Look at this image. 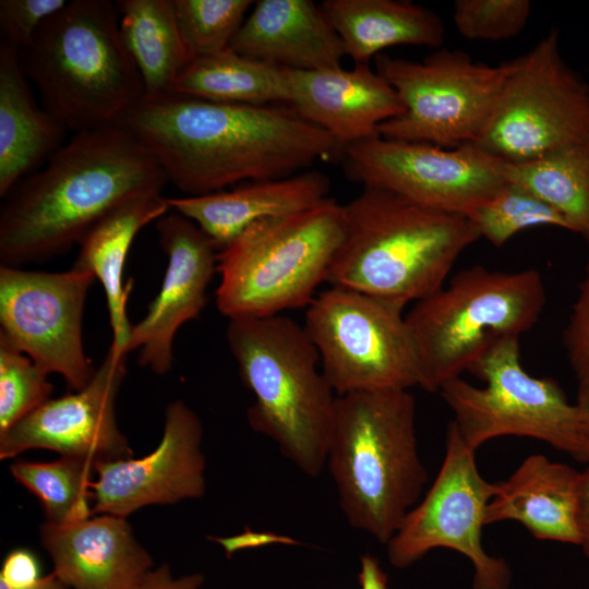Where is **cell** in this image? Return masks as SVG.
Wrapping results in <instances>:
<instances>
[{
  "label": "cell",
  "instance_id": "obj_1",
  "mask_svg": "<svg viewBox=\"0 0 589 589\" xmlns=\"http://www.w3.org/2000/svg\"><path fill=\"white\" fill-rule=\"evenodd\" d=\"M187 196L249 181L281 179L345 146L288 105L204 100L172 92L143 96L121 122Z\"/></svg>",
  "mask_w": 589,
  "mask_h": 589
},
{
  "label": "cell",
  "instance_id": "obj_16",
  "mask_svg": "<svg viewBox=\"0 0 589 589\" xmlns=\"http://www.w3.org/2000/svg\"><path fill=\"white\" fill-rule=\"evenodd\" d=\"M127 354L110 347L91 381L81 389L48 399L0 434V458L45 448L63 457L96 462L132 458L120 432L115 400L125 376Z\"/></svg>",
  "mask_w": 589,
  "mask_h": 589
},
{
  "label": "cell",
  "instance_id": "obj_25",
  "mask_svg": "<svg viewBox=\"0 0 589 589\" xmlns=\"http://www.w3.org/2000/svg\"><path fill=\"white\" fill-rule=\"evenodd\" d=\"M161 193H145L119 205L103 217L81 241L72 268L89 272L104 288L112 330L110 348L127 353L132 325L127 314L131 285L124 286L123 269L130 247L146 225L169 213Z\"/></svg>",
  "mask_w": 589,
  "mask_h": 589
},
{
  "label": "cell",
  "instance_id": "obj_14",
  "mask_svg": "<svg viewBox=\"0 0 589 589\" xmlns=\"http://www.w3.org/2000/svg\"><path fill=\"white\" fill-rule=\"evenodd\" d=\"M341 161L362 187L467 218L505 182L504 161L473 143L445 148L378 135L348 145Z\"/></svg>",
  "mask_w": 589,
  "mask_h": 589
},
{
  "label": "cell",
  "instance_id": "obj_13",
  "mask_svg": "<svg viewBox=\"0 0 589 589\" xmlns=\"http://www.w3.org/2000/svg\"><path fill=\"white\" fill-rule=\"evenodd\" d=\"M474 454L450 422L435 480L385 544L388 562L395 568L409 567L430 551L444 548L471 562L473 589H508L512 580L508 564L490 555L482 544L486 507L497 483L481 476Z\"/></svg>",
  "mask_w": 589,
  "mask_h": 589
},
{
  "label": "cell",
  "instance_id": "obj_19",
  "mask_svg": "<svg viewBox=\"0 0 589 589\" xmlns=\"http://www.w3.org/2000/svg\"><path fill=\"white\" fill-rule=\"evenodd\" d=\"M287 70L291 108L341 145L378 136V127L400 115L396 91L369 64L351 70Z\"/></svg>",
  "mask_w": 589,
  "mask_h": 589
},
{
  "label": "cell",
  "instance_id": "obj_2",
  "mask_svg": "<svg viewBox=\"0 0 589 589\" xmlns=\"http://www.w3.org/2000/svg\"><path fill=\"white\" fill-rule=\"evenodd\" d=\"M167 181L155 156L123 124L74 133L4 197L1 266L65 253L112 209L141 194L161 193Z\"/></svg>",
  "mask_w": 589,
  "mask_h": 589
},
{
  "label": "cell",
  "instance_id": "obj_41",
  "mask_svg": "<svg viewBox=\"0 0 589 589\" xmlns=\"http://www.w3.org/2000/svg\"><path fill=\"white\" fill-rule=\"evenodd\" d=\"M360 589H388V577L378 560L370 554L360 557L358 574Z\"/></svg>",
  "mask_w": 589,
  "mask_h": 589
},
{
  "label": "cell",
  "instance_id": "obj_38",
  "mask_svg": "<svg viewBox=\"0 0 589 589\" xmlns=\"http://www.w3.org/2000/svg\"><path fill=\"white\" fill-rule=\"evenodd\" d=\"M213 541L223 548L227 557H231L239 551L262 548L271 544H300L299 541L288 536L272 531H254L251 529H245L243 532L232 537H216L213 538Z\"/></svg>",
  "mask_w": 589,
  "mask_h": 589
},
{
  "label": "cell",
  "instance_id": "obj_4",
  "mask_svg": "<svg viewBox=\"0 0 589 589\" xmlns=\"http://www.w3.org/2000/svg\"><path fill=\"white\" fill-rule=\"evenodd\" d=\"M326 466L348 522L386 544L428 480L409 389L336 395Z\"/></svg>",
  "mask_w": 589,
  "mask_h": 589
},
{
  "label": "cell",
  "instance_id": "obj_9",
  "mask_svg": "<svg viewBox=\"0 0 589 589\" xmlns=\"http://www.w3.org/2000/svg\"><path fill=\"white\" fill-rule=\"evenodd\" d=\"M468 371L485 385L477 387L459 376L438 390L466 445L477 450L496 437L526 436L582 461L579 407L568 401L554 380L534 377L522 368L518 338L495 342Z\"/></svg>",
  "mask_w": 589,
  "mask_h": 589
},
{
  "label": "cell",
  "instance_id": "obj_26",
  "mask_svg": "<svg viewBox=\"0 0 589 589\" xmlns=\"http://www.w3.org/2000/svg\"><path fill=\"white\" fill-rule=\"evenodd\" d=\"M321 8L354 64H369L384 49L441 48L445 26L437 13L408 0H324Z\"/></svg>",
  "mask_w": 589,
  "mask_h": 589
},
{
  "label": "cell",
  "instance_id": "obj_6",
  "mask_svg": "<svg viewBox=\"0 0 589 589\" xmlns=\"http://www.w3.org/2000/svg\"><path fill=\"white\" fill-rule=\"evenodd\" d=\"M227 341L242 383L255 399L252 430L274 441L303 473L326 466L336 396L304 327L288 316L229 320Z\"/></svg>",
  "mask_w": 589,
  "mask_h": 589
},
{
  "label": "cell",
  "instance_id": "obj_36",
  "mask_svg": "<svg viewBox=\"0 0 589 589\" xmlns=\"http://www.w3.org/2000/svg\"><path fill=\"white\" fill-rule=\"evenodd\" d=\"M563 340L578 382H589V267L579 285Z\"/></svg>",
  "mask_w": 589,
  "mask_h": 589
},
{
  "label": "cell",
  "instance_id": "obj_10",
  "mask_svg": "<svg viewBox=\"0 0 589 589\" xmlns=\"http://www.w3.org/2000/svg\"><path fill=\"white\" fill-rule=\"evenodd\" d=\"M404 306L329 286L305 312L304 329L337 395L423 385L417 342Z\"/></svg>",
  "mask_w": 589,
  "mask_h": 589
},
{
  "label": "cell",
  "instance_id": "obj_21",
  "mask_svg": "<svg viewBox=\"0 0 589 589\" xmlns=\"http://www.w3.org/2000/svg\"><path fill=\"white\" fill-rule=\"evenodd\" d=\"M233 51L298 71L341 68L346 50L320 4L260 0L233 37Z\"/></svg>",
  "mask_w": 589,
  "mask_h": 589
},
{
  "label": "cell",
  "instance_id": "obj_28",
  "mask_svg": "<svg viewBox=\"0 0 589 589\" xmlns=\"http://www.w3.org/2000/svg\"><path fill=\"white\" fill-rule=\"evenodd\" d=\"M172 93L204 100L245 105H290L287 70L228 48L192 60Z\"/></svg>",
  "mask_w": 589,
  "mask_h": 589
},
{
  "label": "cell",
  "instance_id": "obj_42",
  "mask_svg": "<svg viewBox=\"0 0 589 589\" xmlns=\"http://www.w3.org/2000/svg\"><path fill=\"white\" fill-rule=\"evenodd\" d=\"M577 406L584 420V456L582 461L589 462V382H580L577 393Z\"/></svg>",
  "mask_w": 589,
  "mask_h": 589
},
{
  "label": "cell",
  "instance_id": "obj_18",
  "mask_svg": "<svg viewBox=\"0 0 589 589\" xmlns=\"http://www.w3.org/2000/svg\"><path fill=\"white\" fill-rule=\"evenodd\" d=\"M156 229L167 267L146 315L131 327L127 353L139 350V364L163 375L172 365L176 333L207 302L218 250L194 221L173 211L156 221Z\"/></svg>",
  "mask_w": 589,
  "mask_h": 589
},
{
  "label": "cell",
  "instance_id": "obj_7",
  "mask_svg": "<svg viewBox=\"0 0 589 589\" xmlns=\"http://www.w3.org/2000/svg\"><path fill=\"white\" fill-rule=\"evenodd\" d=\"M344 233L342 204L332 197L252 224L218 252V311L233 320L308 308Z\"/></svg>",
  "mask_w": 589,
  "mask_h": 589
},
{
  "label": "cell",
  "instance_id": "obj_31",
  "mask_svg": "<svg viewBox=\"0 0 589 589\" xmlns=\"http://www.w3.org/2000/svg\"><path fill=\"white\" fill-rule=\"evenodd\" d=\"M480 238L504 245L519 231L534 226H554L570 231L567 220L531 191L505 182L469 217Z\"/></svg>",
  "mask_w": 589,
  "mask_h": 589
},
{
  "label": "cell",
  "instance_id": "obj_35",
  "mask_svg": "<svg viewBox=\"0 0 589 589\" xmlns=\"http://www.w3.org/2000/svg\"><path fill=\"white\" fill-rule=\"evenodd\" d=\"M67 0H1V39L25 48L40 25L63 9Z\"/></svg>",
  "mask_w": 589,
  "mask_h": 589
},
{
  "label": "cell",
  "instance_id": "obj_24",
  "mask_svg": "<svg viewBox=\"0 0 589 589\" xmlns=\"http://www.w3.org/2000/svg\"><path fill=\"white\" fill-rule=\"evenodd\" d=\"M19 49L0 40V196L62 145L67 130L36 103Z\"/></svg>",
  "mask_w": 589,
  "mask_h": 589
},
{
  "label": "cell",
  "instance_id": "obj_30",
  "mask_svg": "<svg viewBox=\"0 0 589 589\" xmlns=\"http://www.w3.org/2000/svg\"><path fill=\"white\" fill-rule=\"evenodd\" d=\"M12 476L40 501L47 521L68 524L92 517V461L61 457L51 462L17 461L10 466Z\"/></svg>",
  "mask_w": 589,
  "mask_h": 589
},
{
  "label": "cell",
  "instance_id": "obj_29",
  "mask_svg": "<svg viewBox=\"0 0 589 589\" xmlns=\"http://www.w3.org/2000/svg\"><path fill=\"white\" fill-rule=\"evenodd\" d=\"M504 178L554 207L570 231L589 242V141L522 163H505Z\"/></svg>",
  "mask_w": 589,
  "mask_h": 589
},
{
  "label": "cell",
  "instance_id": "obj_33",
  "mask_svg": "<svg viewBox=\"0 0 589 589\" xmlns=\"http://www.w3.org/2000/svg\"><path fill=\"white\" fill-rule=\"evenodd\" d=\"M48 373L0 340V434L50 399Z\"/></svg>",
  "mask_w": 589,
  "mask_h": 589
},
{
  "label": "cell",
  "instance_id": "obj_8",
  "mask_svg": "<svg viewBox=\"0 0 589 589\" xmlns=\"http://www.w3.org/2000/svg\"><path fill=\"white\" fill-rule=\"evenodd\" d=\"M545 304L541 274L473 266L419 300L406 315L418 346L428 392L459 377L495 342L519 336Z\"/></svg>",
  "mask_w": 589,
  "mask_h": 589
},
{
  "label": "cell",
  "instance_id": "obj_15",
  "mask_svg": "<svg viewBox=\"0 0 589 589\" xmlns=\"http://www.w3.org/2000/svg\"><path fill=\"white\" fill-rule=\"evenodd\" d=\"M95 277L0 267V340L28 356L46 373L60 374L74 390L96 369L84 351L83 313Z\"/></svg>",
  "mask_w": 589,
  "mask_h": 589
},
{
  "label": "cell",
  "instance_id": "obj_20",
  "mask_svg": "<svg viewBox=\"0 0 589 589\" xmlns=\"http://www.w3.org/2000/svg\"><path fill=\"white\" fill-rule=\"evenodd\" d=\"M40 540L53 573L70 589H135L154 568L127 518L99 515L40 526Z\"/></svg>",
  "mask_w": 589,
  "mask_h": 589
},
{
  "label": "cell",
  "instance_id": "obj_32",
  "mask_svg": "<svg viewBox=\"0 0 589 589\" xmlns=\"http://www.w3.org/2000/svg\"><path fill=\"white\" fill-rule=\"evenodd\" d=\"M253 3L251 0H173L190 62L228 49Z\"/></svg>",
  "mask_w": 589,
  "mask_h": 589
},
{
  "label": "cell",
  "instance_id": "obj_37",
  "mask_svg": "<svg viewBox=\"0 0 589 589\" xmlns=\"http://www.w3.org/2000/svg\"><path fill=\"white\" fill-rule=\"evenodd\" d=\"M41 577L38 558L27 549H15L3 560L0 581L11 587H26Z\"/></svg>",
  "mask_w": 589,
  "mask_h": 589
},
{
  "label": "cell",
  "instance_id": "obj_11",
  "mask_svg": "<svg viewBox=\"0 0 589 589\" xmlns=\"http://www.w3.org/2000/svg\"><path fill=\"white\" fill-rule=\"evenodd\" d=\"M589 141V84L564 60L551 29L509 71L473 143L510 164Z\"/></svg>",
  "mask_w": 589,
  "mask_h": 589
},
{
  "label": "cell",
  "instance_id": "obj_5",
  "mask_svg": "<svg viewBox=\"0 0 589 589\" xmlns=\"http://www.w3.org/2000/svg\"><path fill=\"white\" fill-rule=\"evenodd\" d=\"M118 17L112 1L72 0L19 50L43 108L67 131L121 124L145 94Z\"/></svg>",
  "mask_w": 589,
  "mask_h": 589
},
{
  "label": "cell",
  "instance_id": "obj_40",
  "mask_svg": "<svg viewBox=\"0 0 589 589\" xmlns=\"http://www.w3.org/2000/svg\"><path fill=\"white\" fill-rule=\"evenodd\" d=\"M576 521L579 534L578 545L589 558V467L579 473Z\"/></svg>",
  "mask_w": 589,
  "mask_h": 589
},
{
  "label": "cell",
  "instance_id": "obj_27",
  "mask_svg": "<svg viewBox=\"0 0 589 589\" xmlns=\"http://www.w3.org/2000/svg\"><path fill=\"white\" fill-rule=\"evenodd\" d=\"M116 4L122 41L141 74L144 96L171 92L190 63L173 0H120Z\"/></svg>",
  "mask_w": 589,
  "mask_h": 589
},
{
  "label": "cell",
  "instance_id": "obj_17",
  "mask_svg": "<svg viewBox=\"0 0 589 589\" xmlns=\"http://www.w3.org/2000/svg\"><path fill=\"white\" fill-rule=\"evenodd\" d=\"M202 424L182 400L166 409L163 438L139 459L96 462L93 514L127 518L141 507L173 504L205 493Z\"/></svg>",
  "mask_w": 589,
  "mask_h": 589
},
{
  "label": "cell",
  "instance_id": "obj_23",
  "mask_svg": "<svg viewBox=\"0 0 589 589\" xmlns=\"http://www.w3.org/2000/svg\"><path fill=\"white\" fill-rule=\"evenodd\" d=\"M579 471L545 456H528L497 483L485 525L512 520L539 540L579 544L576 521Z\"/></svg>",
  "mask_w": 589,
  "mask_h": 589
},
{
  "label": "cell",
  "instance_id": "obj_22",
  "mask_svg": "<svg viewBox=\"0 0 589 589\" xmlns=\"http://www.w3.org/2000/svg\"><path fill=\"white\" fill-rule=\"evenodd\" d=\"M329 178L309 169L272 180L249 181L199 196L165 197L170 211L194 221L218 252L254 223L306 211L329 197Z\"/></svg>",
  "mask_w": 589,
  "mask_h": 589
},
{
  "label": "cell",
  "instance_id": "obj_3",
  "mask_svg": "<svg viewBox=\"0 0 589 589\" xmlns=\"http://www.w3.org/2000/svg\"><path fill=\"white\" fill-rule=\"evenodd\" d=\"M342 209L345 233L326 283L404 308L442 288L460 254L480 239L462 215L374 187H363Z\"/></svg>",
  "mask_w": 589,
  "mask_h": 589
},
{
  "label": "cell",
  "instance_id": "obj_12",
  "mask_svg": "<svg viewBox=\"0 0 589 589\" xmlns=\"http://www.w3.org/2000/svg\"><path fill=\"white\" fill-rule=\"evenodd\" d=\"M374 64L404 105L378 127V135L445 148L477 141L509 71V61L491 65L445 47L422 61L380 53Z\"/></svg>",
  "mask_w": 589,
  "mask_h": 589
},
{
  "label": "cell",
  "instance_id": "obj_34",
  "mask_svg": "<svg viewBox=\"0 0 589 589\" xmlns=\"http://www.w3.org/2000/svg\"><path fill=\"white\" fill-rule=\"evenodd\" d=\"M529 0H456L452 19L469 40L498 41L517 36L531 14Z\"/></svg>",
  "mask_w": 589,
  "mask_h": 589
},
{
  "label": "cell",
  "instance_id": "obj_43",
  "mask_svg": "<svg viewBox=\"0 0 589 589\" xmlns=\"http://www.w3.org/2000/svg\"><path fill=\"white\" fill-rule=\"evenodd\" d=\"M0 589H70L63 584L58 576L52 572L49 575L43 576L35 584L26 587H11L3 581H0Z\"/></svg>",
  "mask_w": 589,
  "mask_h": 589
},
{
  "label": "cell",
  "instance_id": "obj_39",
  "mask_svg": "<svg viewBox=\"0 0 589 589\" xmlns=\"http://www.w3.org/2000/svg\"><path fill=\"white\" fill-rule=\"evenodd\" d=\"M203 582L201 573L175 577L171 568L163 564L151 569L135 589H201Z\"/></svg>",
  "mask_w": 589,
  "mask_h": 589
}]
</instances>
